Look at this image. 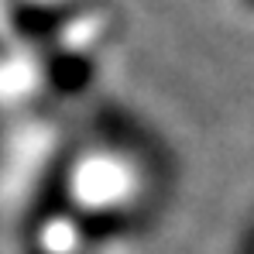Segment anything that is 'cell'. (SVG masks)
Instances as JSON below:
<instances>
[{"mask_svg":"<svg viewBox=\"0 0 254 254\" xmlns=\"http://www.w3.org/2000/svg\"><path fill=\"white\" fill-rule=\"evenodd\" d=\"M248 3H254V0H248Z\"/></svg>","mask_w":254,"mask_h":254,"instance_id":"cell-1","label":"cell"}]
</instances>
